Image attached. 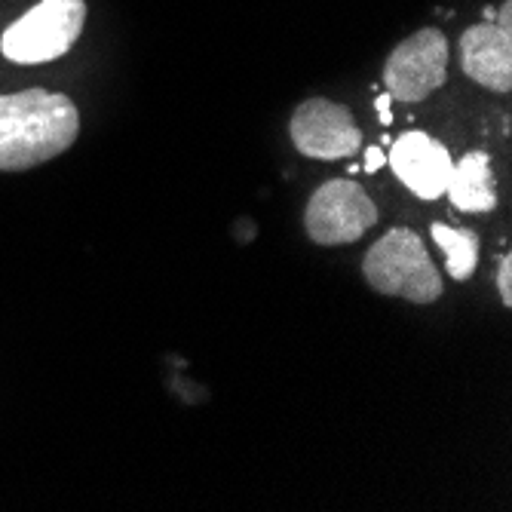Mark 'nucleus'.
<instances>
[{
	"mask_svg": "<svg viewBox=\"0 0 512 512\" xmlns=\"http://www.w3.org/2000/svg\"><path fill=\"white\" fill-rule=\"evenodd\" d=\"M80 132L77 105L50 89L0 96V169L25 172L65 154Z\"/></svg>",
	"mask_w": 512,
	"mask_h": 512,
	"instance_id": "1",
	"label": "nucleus"
},
{
	"mask_svg": "<svg viewBox=\"0 0 512 512\" xmlns=\"http://www.w3.org/2000/svg\"><path fill=\"white\" fill-rule=\"evenodd\" d=\"M365 283L378 295L433 304L442 298V273L436 270L424 240L408 227H393L368 249L362 261Z\"/></svg>",
	"mask_w": 512,
	"mask_h": 512,
	"instance_id": "2",
	"label": "nucleus"
},
{
	"mask_svg": "<svg viewBox=\"0 0 512 512\" xmlns=\"http://www.w3.org/2000/svg\"><path fill=\"white\" fill-rule=\"evenodd\" d=\"M86 25L83 0H40L34 10L16 19L4 37L0 50L16 65H43L62 59L77 43Z\"/></svg>",
	"mask_w": 512,
	"mask_h": 512,
	"instance_id": "3",
	"label": "nucleus"
},
{
	"mask_svg": "<svg viewBox=\"0 0 512 512\" xmlns=\"http://www.w3.org/2000/svg\"><path fill=\"white\" fill-rule=\"evenodd\" d=\"M378 224V206L356 181L335 178L313 191L304 227L316 246H347L365 237Z\"/></svg>",
	"mask_w": 512,
	"mask_h": 512,
	"instance_id": "4",
	"label": "nucleus"
},
{
	"mask_svg": "<svg viewBox=\"0 0 512 512\" xmlns=\"http://www.w3.org/2000/svg\"><path fill=\"white\" fill-rule=\"evenodd\" d=\"M448 80V40L439 28H421L402 40L384 65L390 99L417 105Z\"/></svg>",
	"mask_w": 512,
	"mask_h": 512,
	"instance_id": "5",
	"label": "nucleus"
},
{
	"mask_svg": "<svg viewBox=\"0 0 512 512\" xmlns=\"http://www.w3.org/2000/svg\"><path fill=\"white\" fill-rule=\"evenodd\" d=\"M292 142L313 160H350L362 148V129L344 105L307 99L292 114Z\"/></svg>",
	"mask_w": 512,
	"mask_h": 512,
	"instance_id": "6",
	"label": "nucleus"
},
{
	"mask_svg": "<svg viewBox=\"0 0 512 512\" xmlns=\"http://www.w3.org/2000/svg\"><path fill=\"white\" fill-rule=\"evenodd\" d=\"M387 163L393 166L396 178L421 200H439L445 197V184L451 175V154L442 142L430 138L427 132H405L399 135Z\"/></svg>",
	"mask_w": 512,
	"mask_h": 512,
	"instance_id": "7",
	"label": "nucleus"
},
{
	"mask_svg": "<svg viewBox=\"0 0 512 512\" xmlns=\"http://www.w3.org/2000/svg\"><path fill=\"white\" fill-rule=\"evenodd\" d=\"M463 74L485 89L509 92L512 86V31L497 22H482L463 31L460 37Z\"/></svg>",
	"mask_w": 512,
	"mask_h": 512,
	"instance_id": "8",
	"label": "nucleus"
},
{
	"mask_svg": "<svg viewBox=\"0 0 512 512\" xmlns=\"http://www.w3.org/2000/svg\"><path fill=\"white\" fill-rule=\"evenodd\" d=\"M497 181L491 172V157L485 151H470L463 154L460 163L451 166L445 194L457 212H473L485 215L497 209Z\"/></svg>",
	"mask_w": 512,
	"mask_h": 512,
	"instance_id": "9",
	"label": "nucleus"
},
{
	"mask_svg": "<svg viewBox=\"0 0 512 512\" xmlns=\"http://www.w3.org/2000/svg\"><path fill=\"white\" fill-rule=\"evenodd\" d=\"M430 237L445 252V264H448L451 279L463 283V279H470L476 273V267H479V237L473 234V230H460V227L436 221L430 227Z\"/></svg>",
	"mask_w": 512,
	"mask_h": 512,
	"instance_id": "10",
	"label": "nucleus"
},
{
	"mask_svg": "<svg viewBox=\"0 0 512 512\" xmlns=\"http://www.w3.org/2000/svg\"><path fill=\"white\" fill-rule=\"evenodd\" d=\"M494 286H497V292H500L503 307H512V258H509V255H500V261H497Z\"/></svg>",
	"mask_w": 512,
	"mask_h": 512,
	"instance_id": "11",
	"label": "nucleus"
},
{
	"mask_svg": "<svg viewBox=\"0 0 512 512\" xmlns=\"http://www.w3.org/2000/svg\"><path fill=\"white\" fill-rule=\"evenodd\" d=\"M387 163V154H384V148H368L365 151V172H378L381 166Z\"/></svg>",
	"mask_w": 512,
	"mask_h": 512,
	"instance_id": "12",
	"label": "nucleus"
},
{
	"mask_svg": "<svg viewBox=\"0 0 512 512\" xmlns=\"http://www.w3.org/2000/svg\"><path fill=\"white\" fill-rule=\"evenodd\" d=\"M390 105H393L390 92H384V96H378V99H375V108H378V117H381V123H384V126H390V123H393Z\"/></svg>",
	"mask_w": 512,
	"mask_h": 512,
	"instance_id": "13",
	"label": "nucleus"
},
{
	"mask_svg": "<svg viewBox=\"0 0 512 512\" xmlns=\"http://www.w3.org/2000/svg\"><path fill=\"white\" fill-rule=\"evenodd\" d=\"M500 28H506V31H512V0H506V4L500 7V13H497V19H494Z\"/></svg>",
	"mask_w": 512,
	"mask_h": 512,
	"instance_id": "14",
	"label": "nucleus"
}]
</instances>
